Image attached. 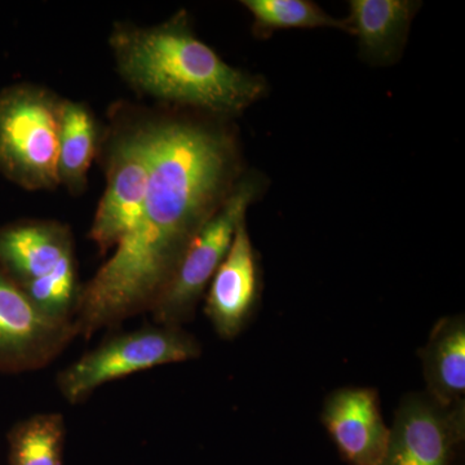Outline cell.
<instances>
[{"instance_id": "obj_1", "label": "cell", "mask_w": 465, "mask_h": 465, "mask_svg": "<svg viewBox=\"0 0 465 465\" xmlns=\"http://www.w3.org/2000/svg\"><path fill=\"white\" fill-rule=\"evenodd\" d=\"M150 174L142 216L114 253L82 284L74 322L91 339L150 312L193 238L229 197L241 170L225 119L149 113Z\"/></svg>"}, {"instance_id": "obj_2", "label": "cell", "mask_w": 465, "mask_h": 465, "mask_svg": "<svg viewBox=\"0 0 465 465\" xmlns=\"http://www.w3.org/2000/svg\"><path fill=\"white\" fill-rule=\"evenodd\" d=\"M109 43L122 78L171 105L229 119L268 90L262 76L229 65L198 39L185 11L154 26L116 24Z\"/></svg>"}, {"instance_id": "obj_3", "label": "cell", "mask_w": 465, "mask_h": 465, "mask_svg": "<svg viewBox=\"0 0 465 465\" xmlns=\"http://www.w3.org/2000/svg\"><path fill=\"white\" fill-rule=\"evenodd\" d=\"M0 268L47 316L74 318L82 284L69 226L23 220L0 228Z\"/></svg>"}, {"instance_id": "obj_4", "label": "cell", "mask_w": 465, "mask_h": 465, "mask_svg": "<svg viewBox=\"0 0 465 465\" xmlns=\"http://www.w3.org/2000/svg\"><path fill=\"white\" fill-rule=\"evenodd\" d=\"M103 140L106 186L88 234L101 255L115 249L142 216L150 174L149 112L116 108Z\"/></svg>"}, {"instance_id": "obj_5", "label": "cell", "mask_w": 465, "mask_h": 465, "mask_svg": "<svg viewBox=\"0 0 465 465\" xmlns=\"http://www.w3.org/2000/svg\"><path fill=\"white\" fill-rule=\"evenodd\" d=\"M61 101L34 84L0 92V173L26 191H54L60 185Z\"/></svg>"}, {"instance_id": "obj_6", "label": "cell", "mask_w": 465, "mask_h": 465, "mask_svg": "<svg viewBox=\"0 0 465 465\" xmlns=\"http://www.w3.org/2000/svg\"><path fill=\"white\" fill-rule=\"evenodd\" d=\"M265 183L262 173L241 174L222 207L193 238L170 283L150 309L154 323L182 327L193 320L198 302L231 249L238 226L246 222L247 211L259 200Z\"/></svg>"}, {"instance_id": "obj_7", "label": "cell", "mask_w": 465, "mask_h": 465, "mask_svg": "<svg viewBox=\"0 0 465 465\" xmlns=\"http://www.w3.org/2000/svg\"><path fill=\"white\" fill-rule=\"evenodd\" d=\"M200 341L183 327L148 324L116 333L88 351L56 376V387L70 405L90 399L103 385L155 367L201 356Z\"/></svg>"}, {"instance_id": "obj_8", "label": "cell", "mask_w": 465, "mask_h": 465, "mask_svg": "<svg viewBox=\"0 0 465 465\" xmlns=\"http://www.w3.org/2000/svg\"><path fill=\"white\" fill-rule=\"evenodd\" d=\"M76 338L73 321L47 316L0 268V372L45 369Z\"/></svg>"}, {"instance_id": "obj_9", "label": "cell", "mask_w": 465, "mask_h": 465, "mask_svg": "<svg viewBox=\"0 0 465 465\" xmlns=\"http://www.w3.org/2000/svg\"><path fill=\"white\" fill-rule=\"evenodd\" d=\"M465 434V402L440 406L427 393L402 399L379 465H450Z\"/></svg>"}, {"instance_id": "obj_10", "label": "cell", "mask_w": 465, "mask_h": 465, "mask_svg": "<svg viewBox=\"0 0 465 465\" xmlns=\"http://www.w3.org/2000/svg\"><path fill=\"white\" fill-rule=\"evenodd\" d=\"M262 289L258 255L243 222L207 287L204 314L220 338L232 341L243 331L258 308Z\"/></svg>"}, {"instance_id": "obj_11", "label": "cell", "mask_w": 465, "mask_h": 465, "mask_svg": "<svg viewBox=\"0 0 465 465\" xmlns=\"http://www.w3.org/2000/svg\"><path fill=\"white\" fill-rule=\"evenodd\" d=\"M322 423L349 465H379L390 440L374 388L347 387L324 401Z\"/></svg>"}, {"instance_id": "obj_12", "label": "cell", "mask_w": 465, "mask_h": 465, "mask_svg": "<svg viewBox=\"0 0 465 465\" xmlns=\"http://www.w3.org/2000/svg\"><path fill=\"white\" fill-rule=\"evenodd\" d=\"M420 5L414 0H351L349 29L357 36L362 57L374 65L396 63Z\"/></svg>"}, {"instance_id": "obj_13", "label": "cell", "mask_w": 465, "mask_h": 465, "mask_svg": "<svg viewBox=\"0 0 465 465\" xmlns=\"http://www.w3.org/2000/svg\"><path fill=\"white\" fill-rule=\"evenodd\" d=\"M425 393L440 406L465 402V318H440L420 351Z\"/></svg>"}, {"instance_id": "obj_14", "label": "cell", "mask_w": 465, "mask_h": 465, "mask_svg": "<svg viewBox=\"0 0 465 465\" xmlns=\"http://www.w3.org/2000/svg\"><path fill=\"white\" fill-rule=\"evenodd\" d=\"M101 139L96 119L84 104L61 101L58 182L72 194H81L87 188L88 173Z\"/></svg>"}, {"instance_id": "obj_15", "label": "cell", "mask_w": 465, "mask_h": 465, "mask_svg": "<svg viewBox=\"0 0 465 465\" xmlns=\"http://www.w3.org/2000/svg\"><path fill=\"white\" fill-rule=\"evenodd\" d=\"M8 465H64L66 421L60 412H41L9 430Z\"/></svg>"}, {"instance_id": "obj_16", "label": "cell", "mask_w": 465, "mask_h": 465, "mask_svg": "<svg viewBox=\"0 0 465 465\" xmlns=\"http://www.w3.org/2000/svg\"><path fill=\"white\" fill-rule=\"evenodd\" d=\"M253 34L266 39L281 30L333 29L351 34L347 18H335L311 0H243Z\"/></svg>"}]
</instances>
